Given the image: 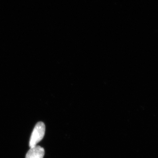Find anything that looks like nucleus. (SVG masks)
Returning <instances> with one entry per match:
<instances>
[{
	"mask_svg": "<svg viewBox=\"0 0 158 158\" xmlns=\"http://www.w3.org/2000/svg\"><path fill=\"white\" fill-rule=\"evenodd\" d=\"M44 155L43 148L37 145L31 148L26 154V158H43Z\"/></svg>",
	"mask_w": 158,
	"mask_h": 158,
	"instance_id": "f03ea898",
	"label": "nucleus"
},
{
	"mask_svg": "<svg viewBox=\"0 0 158 158\" xmlns=\"http://www.w3.org/2000/svg\"><path fill=\"white\" fill-rule=\"evenodd\" d=\"M45 132V125L43 122L37 123L34 127L31 138L29 145L30 148L36 146L42 140Z\"/></svg>",
	"mask_w": 158,
	"mask_h": 158,
	"instance_id": "f257e3e1",
	"label": "nucleus"
}]
</instances>
